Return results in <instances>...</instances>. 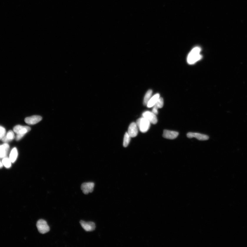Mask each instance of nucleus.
Here are the masks:
<instances>
[{
    "label": "nucleus",
    "instance_id": "nucleus-1",
    "mask_svg": "<svg viewBox=\"0 0 247 247\" xmlns=\"http://www.w3.org/2000/svg\"><path fill=\"white\" fill-rule=\"evenodd\" d=\"M201 50L200 48L198 47L192 49L188 57L187 61L189 64H193L202 59V56L200 54Z\"/></svg>",
    "mask_w": 247,
    "mask_h": 247
},
{
    "label": "nucleus",
    "instance_id": "nucleus-2",
    "mask_svg": "<svg viewBox=\"0 0 247 247\" xmlns=\"http://www.w3.org/2000/svg\"><path fill=\"white\" fill-rule=\"evenodd\" d=\"M139 130L141 132H146L150 127V124L148 120L144 117L139 118L137 120L136 123Z\"/></svg>",
    "mask_w": 247,
    "mask_h": 247
},
{
    "label": "nucleus",
    "instance_id": "nucleus-3",
    "mask_svg": "<svg viewBox=\"0 0 247 247\" xmlns=\"http://www.w3.org/2000/svg\"><path fill=\"white\" fill-rule=\"evenodd\" d=\"M37 227L39 232L41 234H45L49 231V227L44 220H39L37 223Z\"/></svg>",
    "mask_w": 247,
    "mask_h": 247
},
{
    "label": "nucleus",
    "instance_id": "nucleus-4",
    "mask_svg": "<svg viewBox=\"0 0 247 247\" xmlns=\"http://www.w3.org/2000/svg\"><path fill=\"white\" fill-rule=\"evenodd\" d=\"M142 117L146 119L151 124H155L157 123L158 120L156 115L152 112L149 111H145L142 115Z\"/></svg>",
    "mask_w": 247,
    "mask_h": 247
},
{
    "label": "nucleus",
    "instance_id": "nucleus-5",
    "mask_svg": "<svg viewBox=\"0 0 247 247\" xmlns=\"http://www.w3.org/2000/svg\"><path fill=\"white\" fill-rule=\"evenodd\" d=\"M95 184L93 182L84 183L81 185V190L85 194H88L89 193L93 192Z\"/></svg>",
    "mask_w": 247,
    "mask_h": 247
},
{
    "label": "nucleus",
    "instance_id": "nucleus-6",
    "mask_svg": "<svg viewBox=\"0 0 247 247\" xmlns=\"http://www.w3.org/2000/svg\"><path fill=\"white\" fill-rule=\"evenodd\" d=\"M80 223L83 229L86 231L91 232L94 231L96 227L95 224L92 222H86L81 221Z\"/></svg>",
    "mask_w": 247,
    "mask_h": 247
},
{
    "label": "nucleus",
    "instance_id": "nucleus-7",
    "mask_svg": "<svg viewBox=\"0 0 247 247\" xmlns=\"http://www.w3.org/2000/svg\"><path fill=\"white\" fill-rule=\"evenodd\" d=\"M138 128L136 123H132L129 126L128 133L131 137H135L137 135L138 132Z\"/></svg>",
    "mask_w": 247,
    "mask_h": 247
},
{
    "label": "nucleus",
    "instance_id": "nucleus-8",
    "mask_svg": "<svg viewBox=\"0 0 247 247\" xmlns=\"http://www.w3.org/2000/svg\"><path fill=\"white\" fill-rule=\"evenodd\" d=\"M31 130V128L27 126L18 125L14 128V131L16 134L25 135Z\"/></svg>",
    "mask_w": 247,
    "mask_h": 247
},
{
    "label": "nucleus",
    "instance_id": "nucleus-9",
    "mask_svg": "<svg viewBox=\"0 0 247 247\" xmlns=\"http://www.w3.org/2000/svg\"><path fill=\"white\" fill-rule=\"evenodd\" d=\"M187 136L188 138H195L200 140H208L209 138V136L207 135L199 133L190 132L188 133Z\"/></svg>",
    "mask_w": 247,
    "mask_h": 247
},
{
    "label": "nucleus",
    "instance_id": "nucleus-10",
    "mask_svg": "<svg viewBox=\"0 0 247 247\" xmlns=\"http://www.w3.org/2000/svg\"><path fill=\"white\" fill-rule=\"evenodd\" d=\"M178 133L174 131L165 130L163 131V136L164 138L169 140H174L177 137Z\"/></svg>",
    "mask_w": 247,
    "mask_h": 247
},
{
    "label": "nucleus",
    "instance_id": "nucleus-11",
    "mask_svg": "<svg viewBox=\"0 0 247 247\" xmlns=\"http://www.w3.org/2000/svg\"><path fill=\"white\" fill-rule=\"evenodd\" d=\"M42 120V117L39 115H34L26 117L25 122L29 125H34L39 123Z\"/></svg>",
    "mask_w": 247,
    "mask_h": 247
},
{
    "label": "nucleus",
    "instance_id": "nucleus-12",
    "mask_svg": "<svg viewBox=\"0 0 247 247\" xmlns=\"http://www.w3.org/2000/svg\"><path fill=\"white\" fill-rule=\"evenodd\" d=\"M9 148V145L7 143L0 145V158H4L6 156Z\"/></svg>",
    "mask_w": 247,
    "mask_h": 247
},
{
    "label": "nucleus",
    "instance_id": "nucleus-13",
    "mask_svg": "<svg viewBox=\"0 0 247 247\" xmlns=\"http://www.w3.org/2000/svg\"><path fill=\"white\" fill-rule=\"evenodd\" d=\"M15 137L14 132L12 130H9L6 135L2 139V140L4 143H7L13 140Z\"/></svg>",
    "mask_w": 247,
    "mask_h": 247
},
{
    "label": "nucleus",
    "instance_id": "nucleus-14",
    "mask_svg": "<svg viewBox=\"0 0 247 247\" xmlns=\"http://www.w3.org/2000/svg\"><path fill=\"white\" fill-rule=\"evenodd\" d=\"M159 97L160 95L159 94H155L154 96L151 97L148 104H147V107L150 108L154 106L155 103L157 102V101L158 100Z\"/></svg>",
    "mask_w": 247,
    "mask_h": 247
},
{
    "label": "nucleus",
    "instance_id": "nucleus-15",
    "mask_svg": "<svg viewBox=\"0 0 247 247\" xmlns=\"http://www.w3.org/2000/svg\"><path fill=\"white\" fill-rule=\"evenodd\" d=\"M18 152L17 149L14 148L12 149L10 155L9 159L12 163L15 162L18 157Z\"/></svg>",
    "mask_w": 247,
    "mask_h": 247
},
{
    "label": "nucleus",
    "instance_id": "nucleus-16",
    "mask_svg": "<svg viewBox=\"0 0 247 247\" xmlns=\"http://www.w3.org/2000/svg\"><path fill=\"white\" fill-rule=\"evenodd\" d=\"M152 93V91L151 90H149L147 91L146 95H145L144 100V105H147L149 101L151 98Z\"/></svg>",
    "mask_w": 247,
    "mask_h": 247
},
{
    "label": "nucleus",
    "instance_id": "nucleus-17",
    "mask_svg": "<svg viewBox=\"0 0 247 247\" xmlns=\"http://www.w3.org/2000/svg\"><path fill=\"white\" fill-rule=\"evenodd\" d=\"M130 136L128 134L127 132H126L125 134L124 141L123 146L125 147H127L129 144L130 140Z\"/></svg>",
    "mask_w": 247,
    "mask_h": 247
},
{
    "label": "nucleus",
    "instance_id": "nucleus-18",
    "mask_svg": "<svg viewBox=\"0 0 247 247\" xmlns=\"http://www.w3.org/2000/svg\"><path fill=\"white\" fill-rule=\"evenodd\" d=\"M2 163L6 168H9L11 167L12 162L10 159L7 158H4L2 160Z\"/></svg>",
    "mask_w": 247,
    "mask_h": 247
},
{
    "label": "nucleus",
    "instance_id": "nucleus-19",
    "mask_svg": "<svg viewBox=\"0 0 247 247\" xmlns=\"http://www.w3.org/2000/svg\"><path fill=\"white\" fill-rule=\"evenodd\" d=\"M163 105L164 101L162 97H159L158 100L157 101V102L153 107L156 108L157 109H158L162 108L163 107Z\"/></svg>",
    "mask_w": 247,
    "mask_h": 247
},
{
    "label": "nucleus",
    "instance_id": "nucleus-20",
    "mask_svg": "<svg viewBox=\"0 0 247 247\" xmlns=\"http://www.w3.org/2000/svg\"><path fill=\"white\" fill-rule=\"evenodd\" d=\"M5 129L1 126H0V140L4 137L6 134Z\"/></svg>",
    "mask_w": 247,
    "mask_h": 247
},
{
    "label": "nucleus",
    "instance_id": "nucleus-21",
    "mask_svg": "<svg viewBox=\"0 0 247 247\" xmlns=\"http://www.w3.org/2000/svg\"><path fill=\"white\" fill-rule=\"evenodd\" d=\"M24 135L18 134L16 135V140H19L24 136Z\"/></svg>",
    "mask_w": 247,
    "mask_h": 247
},
{
    "label": "nucleus",
    "instance_id": "nucleus-22",
    "mask_svg": "<svg viewBox=\"0 0 247 247\" xmlns=\"http://www.w3.org/2000/svg\"><path fill=\"white\" fill-rule=\"evenodd\" d=\"M152 112L153 113L155 114V115H157L158 114V109L154 107H153L152 109Z\"/></svg>",
    "mask_w": 247,
    "mask_h": 247
},
{
    "label": "nucleus",
    "instance_id": "nucleus-23",
    "mask_svg": "<svg viewBox=\"0 0 247 247\" xmlns=\"http://www.w3.org/2000/svg\"><path fill=\"white\" fill-rule=\"evenodd\" d=\"M3 164L2 163L1 160H0V169H1L3 167Z\"/></svg>",
    "mask_w": 247,
    "mask_h": 247
}]
</instances>
